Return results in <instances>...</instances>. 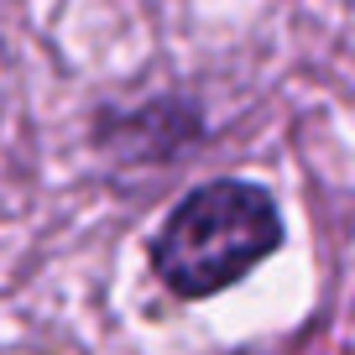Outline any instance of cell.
Returning a JSON list of instances; mask_svg holds the SVG:
<instances>
[{
  "label": "cell",
  "instance_id": "cell-1",
  "mask_svg": "<svg viewBox=\"0 0 355 355\" xmlns=\"http://www.w3.org/2000/svg\"><path fill=\"white\" fill-rule=\"evenodd\" d=\"M277 245L282 214L272 193L241 178H214L173 204L162 230L152 235V272L178 298H214L256 272Z\"/></svg>",
  "mask_w": 355,
  "mask_h": 355
}]
</instances>
